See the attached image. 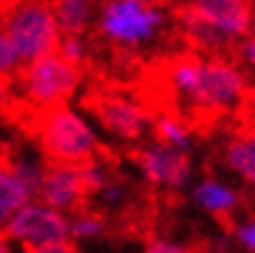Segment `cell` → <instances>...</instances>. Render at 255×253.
Masks as SVG:
<instances>
[{
	"mask_svg": "<svg viewBox=\"0 0 255 253\" xmlns=\"http://www.w3.org/2000/svg\"><path fill=\"white\" fill-rule=\"evenodd\" d=\"M0 28L26 65L57 52L59 28L49 3H0Z\"/></svg>",
	"mask_w": 255,
	"mask_h": 253,
	"instance_id": "1",
	"label": "cell"
},
{
	"mask_svg": "<svg viewBox=\"0 0 255 253\" xmlns=\"http://www.w3.org/2000/svg\"><path fill=\"white\" fill-rule=\"evenodd\" d=\"M80 78H83V67H75L65 57L52 52L21 67L13 75V83L21 85L23 91L21 98H26L31 106L57 109V106H65V101L75 93V88L80 85Z\"/></svg>",
	"mask_w": 255,
	"mask_h": 253,
	"instance_id": "2",
	"label": "cell"
},
{
	"mask_svg": "<svg viewBox=\"0 0 255 253\" xmlns=\"http://www.w3.org/2000/svg\"><path fill=\"white\" fill-rule=\"evenodd\" d=\"M83 106L91 111L109 132L127 140H137L149 124V114L127 91H116L109 83L96 85L83 96Z\"/></svg>",
	"mask_w": 255,
	"mask_h": 253,
	"instance_id": "3",
	"label": "cell"
},
{
	"mask_svg": "<svg viewBox=\"0 0 255 253\" xmlns=\"http://www.w3.org/2000/svg\"><path fill=\"white\" fill-rule=\"evenodd\" d=\"M162 10L137 0H122V3H106L101 8L98 31L109 36L116 47L139 44L149 39L162 26Z\"/></svg>",
	"mask_w": 255,
	"mask_h": 253,
	"instance_id": "4",
	"label": "cell"
},
{
	"mask_svg": "<svg viewBox=\"0 0 255 253\" xmlns=\"http://www.w3.org/2000/svg\"><path fill=\"white\" fill-rule=\"evenodd\" d=\"M67 233L70 225L67 220L49 210L44 204H26L18 212H13V217L5 222L0 238H18L23 248H52V246H62L67 243Z\"/></svg>",
	"mask_w": 255,
	"mask_h": 253,
	"instance_id": "5",
	"label": "cell"
},
{
	"mask_svg": "<svg viewBox=\"0 0 255 253\" xmlns=\"http://www.w3.org/2000/svg\"><path fill=\"white\" fill-rule=\"evenodd\" d=\"M39 199L44 202V207H49L54 212L65 210V212H75L80 217L83 212H88V202H91V194H88L85 181H83V171L44 163Z\"/></svg>",
	"mask_w": 255,
	"mask_h": 253,
	"instance_id": "6",
	"label": "cell"
},
{
	"mask_svg": "<svg viewBox=\"0 0 255 253\" xmlns=\"http://www.w3.org/2000/svg\"><path fill=\"white\" fill-rule=\"evenodd\" d=\"M127 155L137 163L147 181L165 184V186H183L191 176V158L186 150L173 147H137L127 150Z\"/></svg>",
	"mask_w": 255,
	"mask_h": 253,
	"instance_id": "7",
	"label": "cell"
},
{
	"mask_svg": "<svg viewBox=\"0 0 255 253\" xmlns=\"http://www.w3.org/2000/svg\"><path fill=\"white\" fill-rule=\"evenodd\" d=\"M188 8L227 36L248 34L255 13L250 3H240V0H201V3H188Z\"/></svg>",
	"mask_w": 255,
	"mask_h": 253,
	"instance_id": "8",
	"label": "cell"
},
{
	"mask_svg": "<svg viewBox=\"0 0 255 253\" xmlns=\"http://www.w3.org/2000/svg\"><path fill=\"white\" fill-rule=\"evenodd\" d=\"M91 3H83V0H59L52 5L54 10V21L57 28L65 36H80L85 31L88 21H91Z\"/></svg>",
	"mask_w": 255,
	"mask_h": 253,
	"instance_id": "9",
	"label": "cell"
},
{
	"mask_svg": "<svg viewBox=\"0 0 255 253\" xmlns=\"http://www.w3.org/2000/svg\"><path fill=\"white\" fill-rule=\"evenodd\" d=\"M227 163L237 173L255 181V132H240L227 145Z\"/></svg>",
	"mask_w": 255,
	"mask_h": 253,
	"instance_id": "10",
	"label": "cell"
},
{
	"mask_svg": "<svg viewBox=\"0 0 255 253\" xmlns=\"http://www.w3.org/2000/svg\"><path fill=\"white\" fill-rule=\"evenodd\" d=\"M193 197H196V202L204 207V210L214 212L217 217H224L230 215L235 207H237V194L230 189H224L214 181H204L196 186V191H193Z\"/></svg>",
	"mask_w": 255,
	"mask_h": 253,
	"instance_id": "11",
	"label": "cell"
},
{
	"mask_svg": "<svg viewBox=\"0 0 255 253\" xmlns=\"http://www.w3.org/2000/svg\"><path fill=\"white\" fill-rule=\"evenodd\" d=\"M152 137L160 147H173V150H186L188 147V127L178 116L160 114L152 122Z\"/></svg>",
	"mask_w": 255,
	"mask_h": 253,
	"instance_id": "12",
	"label": "cell"
},
{
	"mask_svg": "<svg viewBox=\"0 0 255 253\" xmlns=\"http://www.w3.org/2000/svg\"><path fill=\"white\" fill-rule=\"evenodd\" d=\"M106 217L103 212H96V210H88L83 212L78 220L70 225V233L78 235V238H96V235H103L106 233Z\"/></svg>",
	"mask_w": 255,
	"mask_h": 253,
	"instance_id": "13",
	"label": "cell"
},
{
	"mask_svg": "<svg viewBox=\"0 0 255 253\" xmlns=\"http://www.w3.org/2000/svg\"><path fill=\"white\" fill-rule=\"evenodd\" d=\"M18 62H21L18 52L13 49L8 34L0 28V78H13V75H16V72L21 70Z\"/></svg>",
	"mask_w": 255,
	"mask_h": 253,
	"instance_id": "14",
	"label": "cell"
},
{
	"mask_svg": "<svg viewBox=\"0 0 255 253\" xmlns=\"http://www.w3.org/2000/svg\"><path fill=\"white\" fill-rule=\"evenodd\" d=\"M144 253H201L199 248L193 246H181V243H170V241H162V238H149Z\"/></svg>",
	"mask_w": 255,
	"mask_h": 253,
	"instance_id": "15",
	"label": "cell"
},
{
	"mask_svg": "<svg viewBox=\"0 0 255 253\" xmlns=\"http://www.w3.org/2000/svg\"><path fill=\"white\" fill-rule=\"evenodd\" d=\"M23 253H80L75 246H70V243H62V246H52V248H41V251H36V248H23Z\"/></svg>",
	"mask_w": 255,
	"mask_h": 253,
	"instance_id": "16",
	"label": "cell"
},
{
	"mask_svg": "<svg viewBox=\"0 0 255 253\" xmlns=\"http://www.w3.org/2000/svg\"><path fill=\"white\" fill-rule=\"evenodd\" d=\"M237 238L243 241L248 248H253L255 251V225H245V228H240L237 230Z\"/></svg>",
	"mask_w": 255,
	"mask_h": 253,
	"instance_id": "17",
	"label": "cell"
},
{
	"mask_svg": "<svg viewBox=\"0 0 255 253\" xmlns=\"http://www.w3.org/2000/svg\"><path fill=\"white\" fill-rule=\"evenodd\" d=\"M0 166H10V153H5V147H0Z\"/></svg>",
	"mask_w": 255,
	"mask_h": 253,
	"instance_id": "18",
	"label": "cell"
},
{
	"mask_svg": "<svg viewBox=\"0 0 255 253\" xmlns=\"http://www.w3.org/2000/svg\"><path fill=\"white\" fill-rule=\"evenodd\" d=\"M245 54L253 59V62H255V41H250V44H245Z\"/></svg>",
	"mask_w": 255,
	"mask_h": 253,
	"instance_id": "19",
	"label": "cell"
},
{
	"mask_svg": "<svg viewBox=\"0 0 255 253\" xmlns=\"http://www.w3.org/2000/svg\"><path fill=\"white\" fill-rule=\"evenodd\" d=\"M5 222H8V212H5V210H0V233H3Z\"/></svg>",
	"mask_w": 255,
	"mask_h": 253,
	"instance_id": "20",
	"label": "cell"
},
{
	"mask_svg": "<svg viewBox=\"0 0 255 253\" xmlns=\"http://www.w3.org/2000/svg\"><path fill=\"white\" fill-rule=\"evenodd\" d=\"M0 253H10V248H8V243L3 241V238H0Z\"/></svg>",
	"mask_w": 255,
	"mask_h": 253,
	"instance_id": "21",
	"label": "cell"
},
{
	"mask_svg": "<svg viewBox=\"0 0 255 253\" xmlns=\"http://www.w3.org/2000/svg\"><path fill=\"white\" fill-rule=\"evenodd\" d=\"M250 31L255 34V13H253V23H250Z\"/></svg>",
	"mask_w": 255,
	"mask_h": 253,
	"instance_id": "22",
	"label": "cell"
}]
</instances>
